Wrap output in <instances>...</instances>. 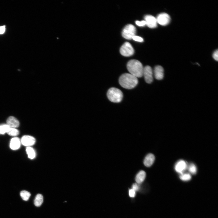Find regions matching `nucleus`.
<instances>
[{"label":"nucleus","mask_w":218,"mask_h":218,"mask_svg":"<svg viewBox=\"0 0 218 218\" xmlns=\"http://www.w3.org/2000/svg\"><path fill=\"white\" fill-rule=\"evenodd\" d=\"M119 81L120 85L123 88L127 89L134 88L138 83L137 78L127 73L121 75L119 78Z\"/></svg>","instance_id":"f257e3e1"},{"label":"nucleus","mask_w":218,"mask_h":218,"mask_svg":"<svg viewBox=\"0 0 218 218\" xmlns=\"http://www.w3.org/2000/svg\"><path fill=\"white\" fill-rule=\"evenodd\" d=\"M127 67L130 73L137 78H140L143 76L144 67L139 61L130 60L128 62Z\"/></svg>","instance_id":"f03ea898"},{"label":"nucleus","mask_w":218,"mask_h":218,"mask_svg":"<svg viewBox=\"0 0 218 218\" xmlns=\"http://www.w3.org/2000/svg\"><path fill=\"white\" fill-rule=\"evenodd\" d=\"M107 96L108 99L111 102L118 103L121 102L123 97L122 92L119 89L111 88L108 91Z\"/></svg>","instance_id":"7ed1b4c3"},{"label":"nucleus","mask_w":218,"mask_h":218,"mask_svg":"<svg viewBox=\"0 0 218 218\" xmlns=\"http://www.w3.org/2000/svg\"><path fill=\"white\" fill-rule=\"evenodd\" d=\"M136 33V29L135 26L132 24H128L123 29L122 35L125 38L130 39L135 35Z\"/></svg>","instance_id":"20e7f679"},{"label":"nucleus","mask_w":218,"mask_h":218,"mask_svg":"<svg viewBox=\"0 0 218 218\" xmlns=\"http://www.w3.org/2000/svg\"><path fill=\"white\" fill-rule=\"evenodd\" d=\"M121 54L123 56L129 57L134 53V49L130 43L126 42L121 47L120 49Z\"/></svg>","instance_id":"39448f33"},{"label":"nucleus","mask_w":218,"mask_h":218,"mask_svg":"<svg viewBox=\"0 0 218 218\" xmlns=\"http://www.w3.org/2000/svg\"><path fill=\"white\" fill-rule=\"evenodd\" d=\"M144 76L146 82L148 84L152 83L153 81V71L151 68L147 65L144 68L143 76Z\"/></svg>","instance_id":"423d86ee"},{"label":"nucleus","mask_w":218,"mask_h":218,"mask_svg":"<svg viewBox=\"0 0 218 218\" xmlns=\"http://www.w3.org/2000/svg\"><path fill=\"white\" fill-rule=\"evenodd\" d=\"M157 23L164 26L168 24L170 21V16L167 13H162L159 14L156 18Z\"/></svg>","instance_id":"0eeeda50"},{"label":"nucleus","mask_w":218,"mask_h":218,"mask_svg":"<svg viewBox=\"0 0 218 218\" xmlns=\"http://www.w3.org/2000/svg\"><path fill=\"white\" fill-rule=\"evenodd\" d=\"M187 163L184 160H180L175 164V170L177 173L181 174L183 173V172L187 169Z\"/></svg>","instance_id":"6e6552de"},{"label":"nucleus","mask_w":218,"mask_h":218,"mask_svg":"<svg viewBox=\"0 0 218 218\" xmlns=\"http://www.w3.org/2000/svg\"><path fill=\"white\" fill-rule=\"evenodd\" d=\"M146 25L150 28H154L157 26V22L156 18L150 15H146L144 17Z\"/></svg>","instance_id":"1a4fd4ad"},{"label":"nucleus","mask_w":218,"mask_h":218,"mask_svg":"<svg viewBox=\"0 0 218 218\" xmlns=\"http://www.w3.org/2000/svg\"><path fill=\"white\" fill-rule=\"evenodd\" d=\"M21 142L23 145L30 147L35 144V139L34 137L32 136L25 135L21 138Z\"/></svg>","instance_id":"9d476101"},{"label":"nucleus","mask_w":218,"mask_h":218,"mask_svg":"<svg viewBox=\"0 0 218 218\" xmlns=\"http://www.w3.org/2000/svg\"><path fill=\"white\" fill-rule=\"evenodd\" d=\"M154 75L155 78L158 80H161L164 77V70L160 65H157L154 68Z\"/></svg>","instance_id":"9b49d317"},{"label":"nucleus","mask_w":218,"mask_h":218,"mask_svg":"<svg viewBox=\"0 0 218 218\" xmlns=\"http://www.w3.org/2000/svg\"><path fill=\"white\" fill-rule=\"evenodd\" d=\"M6 124L10 128H15L19 127V123L18 120L15 117L10 116L7 119Z\"/></svg>","instance_id":"f8f14e48"},{"label":"nucleus","mask_w":218,"mask_h":218,"mask_svg":"<svg viewBox=\"0 0 218 218\" xmlns=\"http://www.w3.org/2000/svg\"><path fill=\"white\" fill-rule=\"evenodd\" d=\"M155 160V157L154 155L152 154H148L145 157L144 164L147 167H150L154 163Z\"/></svg>","instance_id":"ddd939ff"},{"label":"nucleus","mask_w":218,"mask_h":218,"mask_svg":"<svg viewBox=\"0 0 218 218\" xmlns=\"http://www.w3.org/2000/svg\"><path fill=\"white\" fill-rule=\"evenodd\" d=\"M20 144L21 141L18 137H14L11 140L10 147L12 149L16 150L19 148Z\"/></svg>","instance_id":"4468645a"},{"label":"nucleus","mask_w":218,"mask_h":218,"mask_svg":"<svg viewBox=\"0 0 218 218\" xmlns=\"http://www.w3.org/2000/svg\"><path fill=\"white\" fill-rule=\"evenodd\" d=\"M146 176L145 172L143 170L140 171L137 174L135 180L137 183L140 184L142 183L145 179Z\"/></svg>","instance_id":"2eb2a0df"},{"label":"nucleus","mask_w":218,"mask_h":218,"mask_svg":"<svg viewBox=\"0 0 218 218\" xmlns=\"http://www.w3.org/2000/svg\"><path fill=\"white\" fill-rule=\"evenodd\" d=\"M43 201V196L40 194L37 195L35 198L34 203L36 206H39L42 204Z\"/></svg>","instance_id":"dca6fc26"},{"label":"nucleus","mask_w":218,"mask_h":218,"mask_svg":"<svg viewBox=\"0 0 218 218\" xmlns=\"http://www.w3.org/2000/svg\"><path fill=\"white\" fill-rule=\"evenodd\" d=\"M26 151L28 157L31 159L34 158L35 156V153L34 149L30 147H27Z\"/></svg>","instance_id":"f3484780"},{"label":"nucleus","mask_w":218,"mask_h":218,"mask_svg":"<svg viewBox=\"0 0 218 218\" xmlns=\"http://www.w3.org/2000/svg\"><path fill=\"white\" fill-rule=\"evenodd\" d=\"M189 172L192 174H195L197 172V168L196 166L193 163L188 165L187 169Z\"/></svg>","instance_id":"a211bd4d"},{"label":"nucleus","mask_w":218,"mask_h":218,"mask_svg":"<svg viewBox=\"0 0 218 218\" xmlns=\"http://www.w3.org/2000/svg\"><path fill=\"white\" fill-rule=\"evenodd\" d=\"M20 195L23 200L27 201L31 196V194L28 191L24 190L21 192Z\"/></svg>","instance_id":"6ab92c4d"},{"label":"nucleus","mask_w":218,"mask_h":218,"mask_svg":"<svg viewBox=\"0 0 218 218\" xmlns=\"http://www.w3.org/2000/svg\"><path fill=\"white\" fill-rule=\"evenodd\" d=\"M180 178L183 181H187L191 179V176L190 173H183L180 176Z\"/></svg>","instance_id":"aec40b11"},{"label":"nucleus","mask_w":218,"mask_h":218,"mask_svg":"<svg viewBox=\"0 0 218 218\" xmlns=\"http://www.w3.org/2000/svg\"><path fill=\"white\" fill-rule=\"evenodd\" d=\"M7 133L10 136H16L19 134V131L15 128H10Z\"/></svg>","instance_id":"412c9836"},{"label":"nucleus","mask_w":218,"mask_h":218,"mask_svg":"<svg viewBox=\"0 0 218 218\" xmlns=\"http://www.w3.org/2000/svg\"><path fill=\"white\" fill-rule=\"evenodd\" d=\"M10 127L6 124L0 125V134L7 133Z\"/></svg>","instance_id":"4be33fe9"},{"label":"nucleus","mask_w":218,"mask_h":218,"mask_svg":"<svg viewBox=\"0 0 218 218\" xmlns=\"http://www.w3.org/2000/svg\"><path fill=\"white\" fill-rule=\"evenodd\" d=\"M132 39L138 42H142L143 41V39L142 38L135 35L133 37Z\"/></svg>","instance_id":"5701e85b"},{"label":"nucleus","mask_w":218,"mask_h":218,"mask_svg":"<svg viewBox=\"0 0 218 218\" xmlns=\"http://www.w3.org/2000/svg\"><path fill=\"white\" fill-rule=\"evenodd\" d=\"M136 25L139 26H143L146 25V22L145 20L141 21H136Z\"/></svg>","instance_id":"b1692460"},{"label":"nucleus","mask_w":218,"mask_h":218,"mask_svg":"<svg viewBox=\"0 0 218 218\" xmlns=\"http://www.w3.org/2000/svg\"><path fill=\"white\" fill-rule=\"evenodd\" d=\"M213 59L216 61L218 60V51L217 50H216L213 53Z\"/></svg>","instance_id":"393cba45"},{"label":"nucleus","mask_w":218,"mask_h":218,"mask_svg":"<svg viewBox=\"0 0 218 218\" xmlns=\"http://www.w3.org/2000/svg\"><path fill=\"white\" fill-rule=\"evenodd\" d=\"M132 189L135 191L138 190L139 189L138 184L137 183L133 184L132 186Z\"/></svg>","instance_id":"a878e982"},{"label":"nucleus","mask_w":218,"mask_h":218,"mask_svg":"<svg viewBox=\"0 0 218 218\" xmlns=\"http://www.w3.org/2000/svg\"><path fill=\"white\" fill-rule=\"evenodd\" d=\"M129 195L130 197H134L135 196V191L132 189H130L129 190Z\"/></svg>","instance_id":"bb28decb"},{"label":"nucleus","mask_w":218,"mask_h":218,"mask_svg":"<svg viewBox=\"0 0 218 218\" xmlns=\"http://www.w3.org/2000/svg\"><path fill=\"white\" fill-rule=\"evenodd\" d=\"M5 30V25L0 26V34H3Z\"/></svg>","instance_id":"cd10ccee"}]
</instances>
